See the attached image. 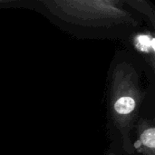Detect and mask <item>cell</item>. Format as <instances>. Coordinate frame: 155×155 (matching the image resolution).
<instances>
[{
  "mask_svg": "<svg viewBox=\"0 0 155 155\" xmlns=\"http://www.w3.org/2000/svg\"><path fill=\"white\" fill-rule=\"evenodd\" d=\"M105 131L109 144L134 155L133 132L139 118L155 109V74L127 49H117L105 81Z\"/></svg>",
  "mask_w": 155,
  "mask_h": 155,
  "instance_id": "1",
  "label": "cell"
},
{
  "mask_svg": "<svg viewBox=\"0 0 155 155\" xmlns=\"http://www.w3.org/2000/svg\"><path fill=\"white\" fill-rule=\"evenodd\" d=\"M32 11L79 40H120L144 25L124 0H34Z\"/></svg>",
  "mask_w": 155,
  "mask_h": 155,
  "instance_id": "2",
  "label": "cell"
},
{
  "mask_svg": "<svg viewBox=\"0 0 155 155\" xmlns=\"http://www.w3.org/2000/svg\"><path fill=\"white\" fill-rule=\"evenodd\" d=\"M129 52L138 57L146 67L155 74V32L143 25L121 41Z\"/></svg>",
  "mask_w": 155,
  "mask_h": 155,
  "instance_id": "3",
  "label": "cell"
},
{
  "mask_svg": "<svg viewBox=\"0 0 155 155\" xmlns=\"http://www.w3.org/2000/svg\"><path fill=\"white\" fill-rule=\"evenodd\" d=\"M134 155H155V113L152 109L137 121L133 132Z\"/></svg>",
  "mask_w": 155,
  "mask_h": 155,
  "instance_id": "4",
  "label": "cell"
},
{
  "mask_svg": "<svg viewBox=\"0 0 155 155\" xmlns=\"http://www.w3.org/2000/svg\"><path fill=\"white\" fill-rule=\"evenodd\" d=\"M125 4L146 23V25L155 32V6L149 0H124Z\"/></svg>",
  "mask_w": 155,
  "mask_h": 155,
  "instance_id": "5",
  "label": "cell"
},
{
  "mask_svg": "<svg viewBox=\"0 0 155 155\" xmlns=\"http://www.w3.org/2000/svg\"><path fill=\"white\" fill-rule=\"evenodd\" d=\"M34 0H0V9H27L32 11Z\"/></svg>",
  "mask_w": 155,
  "mask_h": 155,
  "instance_id": "6",
  "label": "cell"
},
{
  "mask_svg": "<svg viewBox=\"0 0 155 155\" xmlns=\"http://www.w3.org/2000/svg\"><path fill=\"white\" fill-rule=\"evenodd\" d=\"M104 155H124L122 153H120L116 148H114V146L108 145V147L106 148V150L104 151Z\"/></svg>",
  "mask_w": 155,
  "mask_h": 155,
  "instance_id": "7",
  "label": "cell"
}]
</instances>
